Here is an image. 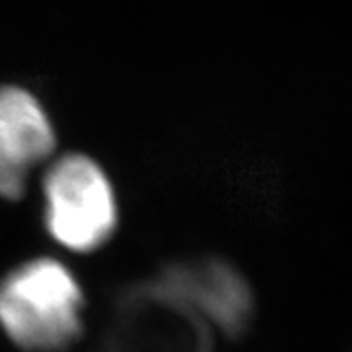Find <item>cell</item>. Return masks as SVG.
I'll list each match as a JSON object with an SVG mask.
<instances>
[{
    "instance_id": "3957f363",
    "label": "cell",
    "mask_w": 352,
    "mask_h": 352,
    "mask_svg": "<svg viewBox=\"0 0 352 352\" xmlns=\"http://www.w3.org/2000/svg\"><path fill=\"white\" fill-rule=\"evenodd\" d=\"M153 287L174 306L204 316L225 333H240L253 314L248 283L221 259L172 263Z\"/></svg>"
},
{
    "instance_id": "6da1fadb",
    "label": "cell",
    "mask_w": 352,
    "mask_h": 352,
    "mask_svg": "<svg viewBox=\"0 0 352 352\" xmlns=\"http://www.w3.org/2000/svg\"><path fill=\"white\" fill-rule=\"evenodd\" d=\"M83 293L54 259H34L0 280V324L28 350H58L81 331Z\"/></svg>"
},
{
    "instance_id": "7a4b0ae2",
    "label": "cell",
    "mask_w": 352,
    "mask_h": 352,
    "mask_svg": "<svg viewBox=\"0 0 352 352\" xmlns=\"http://www.w3.org/2000/svg\"><path fill=\"white\" fill-rule=\"evenodd\" d=\"M45 225L62 246L89 253L102 246L117 228L113 187L94 160L60 157L43 181Z\"/></svg>"
},
{
    "instance_id": "277c9868",
    "label": "cell",
    "mask_w": 352,
    "mask_h": 352,
    "mask_svg": "<svg viewBox=\"0 0 352 352\" xmlns=\"http://www.w3.org/2000/svg\"><path fill=\"white\" fill-rule=\"evenodd\" d=\"M54 146V125L38 100L21 87H0V197H21L32 168Z\"/></svg>"
}]
</instances>
